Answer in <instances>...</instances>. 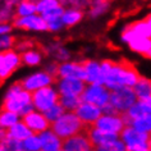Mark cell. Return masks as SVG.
Masks as SVG:
<instances>
[{"mask_svg": "<svg viewBox=\"0 0 151 151\" xmlns=\"http://www.w3.org/2000/svg\"><path fill=\"white\" fill-rule=\"evenodd\" d=\"M101 69L104 73V85L110 91L120 87H133L141 76L132 64L110 59L101 60Z\"/></svg>", "mask_w": 151, "mask_h": 151, "instance_id": "obj_1", "label": "cell"}, {"mask_svg": "<svg viewBox=\"0 0 151 151\" xmlns=\"http://www.w3.org/2000/svg\"><path fill=\"white\" fill-rule=\"evenodd\" d=\"M1 108L18 113L21 116L27 115L35 110L32 104V93L24 90L21 82H12L4 92Z\"/></svg>", "mask_w": 151, "mask_h": 151, "instance_id": "obj_2", "label": "cell"}, {"mask_svg": "<svg viewBox=\"0 0 151 151\" xmlns=\"http://www.w3.org/2000/svg\"><path fill=\"white\" fill-rule=\"evenodd\" d=\"M51 129L62 139H67L86 131V127L76 114V111H65L56 122L51 124Z\"/></svg>", "mask_w": 151, "mask_h": 151, "instance_id": "obj_3", "label": "cell"}, {"mask_svg": "<svg viewBox=\"0 0 151 151\" xmlns=\"http://www.w3.org/2000/svg\"><path fill=\"white\" fill-rule=\"evenodd\" d=\"M119 137L129 151H141L151 147V134L139 132L131 126H126Z\"/></svg>", "mask_w": 151, "mask_h": 151, "instance_id": "obj_4", "label": "cell"}, {"mask_svg": "<svg viewBox=\"0 0 151 151\" xmlns=\"http://www.w3.org/2000/svg\"><path fill=\"white\" fill-rule=\"evenodd\" d=\"M138 101L132 87H120L110 91V105L119 114H126Z\"/></svg>", "mask_w": 151, "mask_h": 151, "instance_id": "obj_5", "label": "cell"}, {"mask_svg": "<svg viewBox=\"0 0 151 151\" xmlns=\"http://www.w3.org/2000/svg\"><path fill=\"white\" fill-rule=\"evenodd\" d=\"M22 65L21 52L16 49L0 50V82L6 81Z\"/></svg>", "mask_w": 151, "mask_h": 151, "instance_id": "obj_6", "label": "cell"}, {"mask_svg": "<svg viewBox=\"0 0 151 151\" xmlns=\"http://www.w3.org/2000/svg\"><path fill=\"white\" fill-rule=\"evenodd\" d=\"M55 81H56L55 76L47 73L42 68V69H40V70H35V72H31V73L26 74L19 82L22 83L24 90H27V91L33 93L35 91H37V90L55 85Z\"/></svg>", "mask_w": 151, "mask_h": 151, "instance_id": "obj_7", "label": "cell"}, {"mask_svg": "<svg viewBox=\"0 0 151 151\" xmlns=\"http://www.w3.org/2000/svg\"><path fill=\"white\" fill-rule=\"evenodd\" d=\"M138 37H146V39H151V24L147 22V19H138L132 23L127 24L126 27L120 31L119 40L120 42L124 45H128L131 41Z\"/></svg>", "mask_w": 151, "mask_h": 151, "instance_id": "obj_8", "label": "cell"}, {"mask_svg": "<svg viewBox=\"0 0 151 151\" xmlns=\"http://www.w3.org/2000/svg\"><path fill=\"white\" fill-rule=\"evenodd\" d=\"M60 100V93L58 88L55 87V85L47 86L41 90H37L32 93V104L35 106L36 110L39 111H46L49 108H51L52 105L59 103Z\"/></svg>", "mask_w": 151, "mask_h": 151, "instance_id": "obj_9", "label": "cell"}, {"mask_svg": "<svg viewBox=\"0 0 151 151\" xmlns=\"http://www.w3.org/2000/svg\"><path fill=\"white\" fill-rule=\"evenodd\" d=\"M81 99L82 101H87L104 108L110 101V90L103 83H87L81 95Z\"/></svg>", "mask_w": 151, "mask_h": 151, "instance_id": "obj_10", "label": "cell"}, {"mask_svg": "<svg viewBox=\"0 0 151 151\" xmlns=\"http://www.w3.org/2000/svg\"><path fill=\"white\" fill-rule=\"evenodd\" d=\"M126 126L127 122L124 119V115L119 114V113H103L95 123V127H97L99 129L116 136L122 133Z\"/></svg>", "mask_w": 151, "mask_h": 151, "instance_id": "obj_11", "label": "cell"}, {"mask_svg": "<svg viewBox=\"0 0 151 151\" xmlns=\"http://www.w3.org/2000/svg\"><path fill=\"white\" fill-rule=\"evenodd\" d=\"M13 26L17 29L27 32H46L47 31V22L44 19L41 14L36 13L28 17H21V18H14Z\"/></svg>", "mask_w": 151, "mask_h": 151, "instance_id": "obj_12", "label": "cell"}, {"mask_svg": "<svg viewBox=\"0 0 151 151\" xmlns=\"http://www.w3.org/2000/svg\"><path fill=\"white\" fill-rule=\"evenodd\" d=\"M86 82L78 78H56L55 87L60 96H81L85 91Z\"/></svg>", "mask_w": 151, "mask_h": 151, "instance_id": "obj_13", "label": "cell"}, {"mask_svg": "<svg viewBox=\"0 0 151 151\" xmlns=\"http://www.w3.org/2000/svg\"><path fill=\"white\" fill-rule=\"evenodd\" d=\"M76 114L78 115V118L81 119V122L85 124L86 128L95 126V123L97 122V119L103 114L100 106H97L95 104L87 103V101H82L80 104V106L76 110Z\"/></svg>", "mask_w": 151, "mask_h": 151, "instance_id": "obj_14", "label": "cell"}, {"mask_svg": "<svg viewBox=\"0 0 151 151\" xmlns=\"http://www.w3.org/2000/svg\"><path fill=\"white\" fill-rule=\"evenodd\" d=\"M56 78H78L85 81V65L83 62L67 60L59 63Z\"/></svg>", "mask_w": 151, "mask_h": 151, "instance_id": "obj_15", "label": "cell"}, {"mask_svg": "<svg viewBox=\"0 0 151 151\" xmlns=\"http://www.w3.org/2000/svg\"><path fill=\"white\" fill-rule=\"evenodd\" d=\"M22 120L27 124L28 128L33 133H37V134H40L41 132L46 131L51 127V124L49 123V120L46 119L44 113L36 110V109L29 113V114L22 116Z\"/></svg>", "mask_w": 151, "mask_h": 151, "instance_id": "obj_16", "label": "cell"}, {"mask_svg": "<svg viewBox=\"0 0 151 151\" xmlns=\"http://www.w3.org/2000/svg\"><path fill=\"white\" fill-rule=\"evenodd\" d=\"M44 52L46 54L49 58H51L52 60L58 63H63L67 60H70V51L65 45L62 44L60 41H50L45 45Z\"/></svg>", "mask_w": 151, "mask_h": 151, "instance_id": "obj_17", "label": "cell"}, {"mask_svg": "<svg viewBox=\"0 0 151 151\" xmlns=\"http://www.w3.org/2000/svg\"><path fill=\"white\" fill-rule=\"evenodd\" d=\"M92 147L93 146L86 131L64 139L63 143V149H65L67 151H90Z\"/></svg>", "mask_w": 151, "mask_h": 151, "instance_id": "obj_18", "label": "cell"}, {"mask_svg": "<svg viewBox=\"0 0 151 151\" xmlns=\"http://www.w3.org/2000/svg\"><path fill=\"white\" fill-rule=\"evenodd\" d=\"M85 65V82L86 83H103L104 73L101 69V62L95 59H88L83 62Z\"/></svg>", "mask_w": 151, "mask_h": 151, "instance_id": "obj_19", "label": "cell"}, {"mask_svg": "<svg viewBox=\"0 0 151 151\" xmlns=\"http://www.w3.org/2000/svg\"><path fill=\"white\" fill-rule=\"evenodd\" d=\"M41 139V149L45 151H59L63 149L64 139H62L54 131L51 129V127L49 129L41 132L39 134Z\"/></svg>", "mask_w": 151, "mask_h": 151, "instance_id": "obj_20", "label": "cell"}, {"mask_svg": "<svg viewBox=\"0 0 151 151\" xmlns=\"http://www.w3.org/2000/svg\"><path fill=\"white\" fill-rule=\"evenodd\" d=\"M86 133H87L93 147H100V146L105 145L106 142L111 141V139L119 137V136H116V134H111V133H108V132L101 131L95 126L86 128Z\"/></svg>", "mask_w": 151, "mask_h": 151, "instance_id": "obj_21", "label": "cell"}, {"mask_svg": "<svg viewBox=\"0 0 151 151\" xmlns=\"http://www.w3.org/2000/svg\"><path fill=\"white\" fill-rule=\"evenodd\" d=\"M22 56V65L28 68L40 67L44 62V51L37 47H31L28 50L21 52Z\"/></svg>", "mask_w": 151, "mask_h": 151, "instance_id": "obj_22", "label": "cell"}, {"mask_svg": "<svg viewBox=\"0 0 151 151\" xmlns=\"http://www.w3.org/2000/svg\"><path fill=\"white\" fill-rule=\"evenodd\" d=\"M83 10L81 8H77V6H65L64 9V13L62 16V21L64 26L67 28L69 27H74L78 23H81V21L83 19Z\"/></svg>", "mask_w": 151, "mask_h": 151, "instance_id": "obj_23", "label": "cell"}, {"mask_svg": "<svg viewBox=\"0 0 151 151\" xmlns=\"http://www.w3.org/2000/svg\"><path fill=\"white\" fill-rule=\"evenodd\" d=\"M133 91L138 100H146L151 97V80L145 76H139L138 81L133 86Z\"/></svg>", "mask_w": 151, "mask_h": 151, "instance_id": "obj_24", "label": "cell"}, {"mask_svg": "<svg viewBox=\"0 0 151 151\" xmlns=\"http://www.w3.org/2000/svg\"><path fill=\"white\" fill-rule=\"evenodd\" d=\"M36 13H37V6H36V1H33V0H19V3L14 8L16 18L28 17Z\"/></svg>", "mask_w": 151, "mask_h": 151, "instance_id": "obj_25", "label": "cell"}, {"mask_svg": "<svg viewBox=\"0 0 151 151\" xmlns=\"http://www.w3.org/2000/svg\"><path fill=\"white\" fill-rule=\"evenodd\" d=\"M127 46L132 52H134V54L146 56L147 52L151 50V39L138 37V39H134L133 41H131Z\"/></svg>", "mask_w": 151, "mask_h": 151, "instance_id": "obj_26", "label": "cell"}, {"mask_svg": "<svg viewBox=\"0 0 151 151\" xmlns=\"http://www.w3.org/2000/svg\"><path fill=\"white\" fill-rule=\"evenodd\" d=\"M6 132H8L9 137L19 139V141H23V139H26L28 136H31L33 133L23 120H19V122L16 123L13 127H10L9 129H6Z\"/></svg>", "mask_w": 151, "mask_h": 151, "instance_id": "obj_27", "label": "cell"}, {"mask_svg": "<svg viewBox=\"0 0 151 151\" xmlns=\"http://www.w3.org/2000/svg\"><path fill=\"white\" fill-rule=\"evenodd\" d=\"M127 126L136 128L139 132L151 134V114H141L136 118L131 119L127 123Z\"/></svg>", "mask_w": 151, "mask_h": 151, "instance_id": "obj_28", "label": "cell"}, {"mask_svg": "<svg viewBox=\"0 0 151 151\" xmlns=\"http://www.w3.org/2000/svg\"><path fill=\"white\" fill-rule=\"evenodd\" d=\"M19 120H22V116L18 113H14L1 108V110H0V127L9 129L10 127H13Z\"/></svg>", "mask_w": 151, "mask_h": 151, "instance_id": "obj_29", "label": "cell"}, {"mask_svg": "<svg viewBox=\"0 0 151 151\" xmlns=\"http://www.w3.org/2000/svg\"><path fill=\"white\" fill-rule=\"evenodd\" d=\"M110 8L109 0H91V5L88 9V16L91 18H99L104 16Z\"/></svg>", "mask_w": 151, "mask_h": 151, "instance_id": "obj_30", "label": "cell"}, {"mask_svg": "<svg viewBox=\"0 0 151 151\" xmlns=\"http://www.w3.org/2000/svg\"><path fill=\"white\" fill-rule=\"evenodd\" d=\"M59 103L65 109V111H76L82 103L81 96H60Z\"/></svg>", "mask_w": 151, "mask_h": 151, "instance_id": "obj_31", "label": "cell"}, {"mask_svg": "<svg viewBox=\"0 0 151 151\" xmlns=\"http://www.w3.org/2000/svg\"><path fill=\"white\" fill-rule=\"evenodd\" d=\"M64 113H65V109L62 106L60 103H56L55 105H52L51 108H49L46 111H44V114L46 116V119L49 120V123L52 124L54 122H56Z\"/></svg>", "mask_w": 151, "mask_h": 151, "instance_id": "obj_32", "label": "cell"}, {"mask_svg": "<svg viewBox=\"0 0 151 151\" xmlns=\"http://www.w3.org/2000/svg\"><path fill=\"white\" fill-rule=\"evenodd\" d=\"M22 147L23 151H37L41 149V139L40 136L37 133H32L31 136H28L26 139L22 141Z\"/></svg>", "mask_w": 151, "mask_h": 151, "instance_id": "obj_33", "label": "cell"}, {"mask_svg": "<svg viewBox=\"0 0 151 151\" xmlns=\"http://www.w3.org/2000/svg\"><path fill=\"white\" fill-rule=\"evenodd\" d=\"M0 145H1L3 151H23L22 141L12 138V137H9V136H6V137L0 142Z\"/></svg>", "mask_w": 151, "mask_h": 151, "instance_id": "obj_34", "label": "cell"}, {"mask_svg": "<svg viewBox=\"0 0 151 151\" xmlns=\"http://www.w3.org/2000/svg\"><path fill=\"white\" fill-rule=\"evenodd\" d=\"M97 149L100 151H124V150H127L126 145H124V142L120 139V137L111 139V141L106 142L105 145L97 147Z\"/></svg>", "mask_w": 151, "mask_h": 151, "instance_id": "obj_35", "label": "cell"}, {"mask_svg": "<svg viewBox=\"0 0 151 151\" xmlns=\"http://www.w3.org/2000/svg\"><path fill=\"white\" fill-rule=\"evenodd\" d=\"M64 9H65V6L63 4H60L58 6H55V8H52L50 10H47V12H45L44 14H41V16L44 17V19L46 22H51V21H55V19H60L64 13Z\"/></svg>", "mask_w": 151, "mask_h": 151, "instance_id": "obj_36", "label": "cell"}, {"mask_svg": "<svg viewBox=\"0 0 151 151\" xmlns=\"http://www.w3.org/2000/svg\"><path fill=\"white\" fill-rule=\"evenodd\" d=\"M60 0H37L36 1V6H37V13L39 14H44L45 12L50 10L55 6L60 5Z\"/></svg>", "mask_w": 151, "mask_h": 151, "instance_id": "obj_37", "label": "cell"}, {"mask_svg": "<svg viewBox=\"0 0 151 151\" xmlns=\"http://www.w3.org/2000/svg\"><path fill=\"white\" fill-rule=\"evenodd\" d=\"M16 37H14L12 33H8V35L0 36V50H9V49H14L16 47Z\"/></svg>", "mask_w": 151, "mask_h": 151, "instance_id": "obj_38", "label": "cell"}, {"mask_svg": "<svg viewBox=\"0 0 151 151\" xmlns=\"http://www.w3.org/2000/svg\"><path fill=\"white\" fill-rule=\"evenodd\" d=\"M64 28H65V26H64L62 18H60V19H55V21L47 22V32L58 33L60 31H63Z\"/></svg>", "mask_w": 151, "mask_h": 151, "instance_id": "obj_39", "label": "cell"}, {"mask_svg": "<svg viewBox=\"0 0 151 151\" xmlns=\"http://www.w3.org/2000/svg\"><path fill=\"white\" fill-rule=\"evenodd\" d=\"M58 68H59V63L58 62H55V60H47L46 64L44 65V69L47 72V73H50L52 76H55L56 77V74H58Z\"/></svg>", "mask_w": 151, "mask_h": 151, "instance_id": "obj_40", "label": "cell"}, {"mask_svg": "<svg viewBox=\"0 0 151 151\" xmlns=\"http://www.w3.org/2000/svg\"><path fill=\"white\" fill-rule=\"evenodd\" d=\"M31 47H33V45H32V42L31 41H28V40H19V41H17L16 42V50L17 51H19V52H23V51H26V50H28V49H31Z\"/></svg>", "mask_w": 151, "mask_h": 151, "instance_id": "obj_41", "label": "cell"}, {"mask_svg": "<svg viewBox=\"0 0 151 151\" xmlns=\"http://www.w3.org/2000/svg\"><path fill=\"white\" fill-rule=\"evenodd\" d=\"M13 28H14V26H13V23H10V22H0V36L12 33Z\"/></svg>", "mask_w": 151, "mask_h": 151, "instance_id": "obj_42", "label": "cell"}, {"mask_svg": "<svg viewBox=\"0 0 151 151\" xmlns=\"http://www.w3.org/2000/svg\"><path fill=\"white\" fill-rule=\"evenodd\" d=\"M6 136H8V132H6L5 128H3V127H0V142L4 139Z\"/></svg>", "mask_w": 151, "mask_h": 151, "instance_id": "obj_43", "label": "cell"}, {"mask_svg": "<svg viewBox=\"0 0 151 151\" xmlns=\"http://www.w3.org/2000/svg\"><path fill=\"white\" fill-rule=\"evenodd\" d=\"M146 19H147V22H149V23L151 24V13H149V14H147V17H146Z\"/></svg>", "mask_w": 151, "mask_h": 151, "instance_id": "obj_44", "label": "cell"}, {"mask_svg": "<svg viewBox=\"0 0 151 151\" xmlns=\"http://www.w3.org/2000/svg\"><path fill=\"white\" fill-rule=\"evenodd\" d=\"M146 58H149V59L151 60V50H150L149 52H147V55H146Z\"/></svg>", "mask_w": 151, "mask_h": 151, "instance_id": "obj_45", "label": "cell"}, {"mask_svg": "<svg viewBox=\"0 0 151 151\" xmlns=\"http://www.w3.org/2000/svg\"><path fill=\"white\" fill-rule=\"evenodd\" d=\"M90 151H100L99 149H97V147H92V149L91 150H90Z\"/></svg>", "mask_w": 151, "mask_h": 151, "instance_id": "obj_46", "label": "cell"}, {"mask_svg": "<svg viewBox=\"0 0 151 151\" xmlns=\"http://www.w3.org/2000/svg\"><path fill=\"white\" fill-rule=\"evenodd\" d=\"M141 151H151V147L150 149H146V150H141Z\"/></svg>", "mask_w": 151, "mask_h": 151, "instance_id": "obj_47", "label": "cell"}, {"mask_svg": "<svg viewBox=\"0 0 151 151\" xmlns=\"http://www.w3.org/2000/svg\"><path fill=\"white\" fill-rule=\"evenodd\" d=\"M59 151H67L65 149H62V150H59Z\"/></svg>", "mask_w": 151, "mask_h": 151, "instance_id": "obj_48", "label": "cell"}, {"mask_svg": "<svg viewBox=\"0 0 151 151\" xmlns=\"http://www.w3.org/2000/svg\"><path fill=\"white\" fill-rule=\"evenodd\" d=\"M37 151H45V150H42V149H40V150H37Z\"/></svg>", "mask_w": 151, "mask_h": 151, "instance_id": "obj_49", "label": "cell"}, {"mask_svg": "<svg viewBox=\"0 0 151 151\" xmlns=\"http://www.w3.org/2000/svg\"><path fill=\"white\" fill-rule=\"evenodd\" d=\"M0 151H3V149H1V145H0Z\"/></svg>", "mask_w": 151, "mask_h": 151, "instance_id": "obj_50", "label": "cell"}, {"mask_svg": "<svg viewBox=\"0 0 151 151\" xmlns=\"http://www.w3.org/2000/svg\"><path fill=\"white\" fill-rule=\"evenodd\" d=\"M124 151H129V150H124Z\"/></svg>", "mask_w": 151, "mask_h": 151, "instance_id": "obj_51", "label": "cell"}]
</instances>
